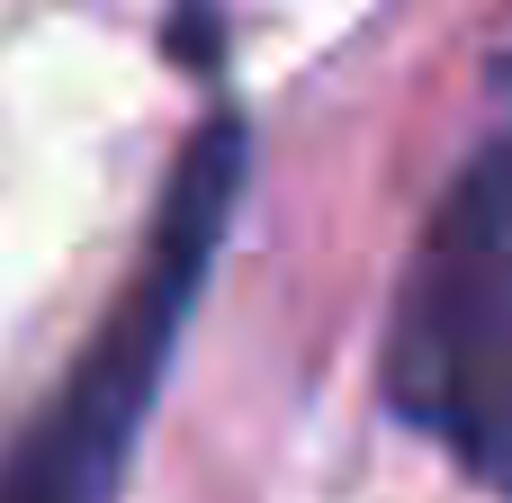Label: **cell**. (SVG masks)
Wrapping results in <instances>:
<instances>
[{
    "label": "cell",
    "mask_w": 512,
    "mask_h": 503,
    "mask_svg": "<svg viewBox=\"0 0 512 503\" xmlns=\"http://www.w3.org/2000/svg\"><path fill=\"white\" fill-rule=\"evenodd\" d=\"M234 198H243V117H207L198 144L180 153L162 207H153L144 261L117 288L108 324L81 342L72 378L36 405V423L9 441L0 503H117L135 432L162 396L171 342H180V324L198 306V279H207L225 225H234Z\"/></svg>",
    "instance_id": "cell-1"
},
{
    "label": "cell",
    "mask_w": 512,
    "mask_h": 503,
    "mask_svg": "<svg viewBox=\"0 0 512 503\" xmlns=\"http://www.w3.org/2000/svg\"><path fill=\"white\" fill-rule=\"evenodd\" d=\"M387 405L477 486L512 495V180L495 153L450 180L405 261L387 315Z\"/></svg>",
    "instance_id": "cell-2"
},
{
    "label": "cell",
    "mask_w": 512,
    "mask_h": 503,
    "mask_svg": "<svg viewBox=\"0 0 512 503\" xmlns=\"http://www.w3.org/2000/svg\"><path fill=\"white\" fill-rule=\"evenodd\" d=\"M486 153L504 162V180H512V63L495 72V135H486Z\"/></svg>",
    "instance_id": "cell-3"
}]
</instances>
